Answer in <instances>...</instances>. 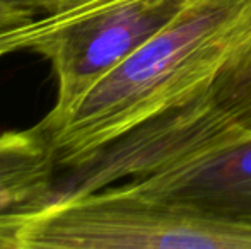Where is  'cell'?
Masks as SVG:
<instances>
[{"label":"cell","mask_w":251,"mask_h":249,"mask_svg":"<svg viewBox=\"0 0 251 249\" xmlns=\"http://www.w3.org/2000/svg\"><path fill=\"white\" fill-rule=\"evenodd\" d=\"M69 171L53 195L122 183L152 202L251 227V126L226 113L208 91L130 130Z\"/></svg>","instance_id":"6da1fadb"},{"label":"cell","mask_w":251,"mask_h":249,"mask_svg":"<svg viewBox=\"0 0 251 249\" xmlns=\"http://www.w3.org/2000/svg\"><path fill=\"white\" fill-rule=\"evenodd\" d=\"M248 0H190L161 33L101 75L65 111L43 118L58 169L151 118L210 91Z\"/></svg>","instance_id":"7a4b0ae2"},{"label":"cell","mask_w":251,"mask_h":249,"mask_svg":"<svg viewBox=\"0 0 251 249\" xmlns=\"http://www.w3.org/2000/svg\"><path fill=\"white\" fill-rule=\"evenodd\" d=\"M9 249H251V227L152 202L116 183L0 217Z\"/></svg>","instance_id":"3957f363"},{"label":"cell","mask_w":251,"mask_h":249,"mask_svg":"<svg viewBox=\"0 0 251 249\" xmlns=\"http://www.w3.org/2000/svg\"><path fill=\"white\" fill-rule=\"evenodd\" d=\"M190 0H77L0 33V58L33 53L56 77L50 114L65 111L109 68L161 33Z\"/></svg>","instance_id":"277c9868"},{"label":"cell","mask_w":251,"mask_h":249,"mask_svg":"<svg viewBox=\"0 0 251 249\" xmlns=\"http://www.w3.org/2000/svg\"><path fill=\"white\" fill-rule=\"evenodd\" d=\"M58 169L43 121L0 133V217L48 200Z\"/></svg>","instance_id":"5b68a950"},{"label":"cell","mask_w":251,"mask_h":249,"mask_svg":"<svg viewBox=\"0 0 251 249\" xmlns=\"http://www.w3.org/2000/svg\"><path fill=\"white\" fill-rule=\"evenodd\" d=\"M208 92L226 113L251 126V0L232 29L224 63Z\"/></svg>","instance_id":"8992f818"},{"label":"cell","mask_w":251,"mask_h":249,"mask_svg":"<svg viewBox=\"0 0 251 249\" xmlns=\"http://www.w3.org/2000/svg\"><path fill=\"white\" fill-rule=\"evenodd\" d=\"M14 9L21 10V12L27 14L31 19L40 16H48V14H55L60 10L67 9L77 0H3Z\"/></svg>","instance_id":"52a82bcc"},{"label":"cell","mask_w":251,"mask_h":249,"mask_svg":"<svg viewBox=\"0 0 251 249\" xmlns=\"http://www.w3.org/2000/svg\"><path fill=\"white\" fill-rule=\"evenodd\" d=\"M27 21H31V17L27 14L21 12V10L14 9L7 2L0 0V33L5 29H10V27L19 26L23 23H27Z\"/></svg>","instance_id":"ba28073f"}]
</instances>
